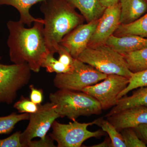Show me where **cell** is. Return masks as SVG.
Instances as JSON below:
<instances>
[{
  "label": "cell",
  "instance_id": "cell-1",
  "mask_svg": "<svg viewBox=\"0 0 147 147\" xmlns=\"http://www.w3.org/2000/svg\"><path fill=\"white\" fill-rule=\"evenodd\" d=\"M24 25L19 20H10L7 23L9 58L13 63H26L31 71L37 73L50 53L43 36V24L34 22L33 26L29 28H25Z\"/></svg>",
  "mask_w": 147,
  "mask_h": 147
},
{
  "label": "cell",
  "instance_id": "cell-2",
  "mask_svg": "<svg viewBox=\"0 0 147 147\" xmlns=\"http://www.w3.org/2000/svg\"><path fill=\"white\" fill-rule=\"evenodd\" d=\"M40 10L44 15L43 34L47 49L57 53L59 45L67 34L82 24L83 16L66 0H45Z\"/></svg>",
  "mask_w": 147,
  "mask_h": 147
},
{
  "label": "cell",
  "instance_id": "cell-3",
  "mask_svg": "<svg viewBox=\"0 0 147 147\" xmlns=\"http://www.w3.org/2000/svg\"><path fill=\"white\" fill-rule=\"evenodd\" d=\"M49 99L57 105L56 112L61 117H67L73 121L81 116L98 115L102 113L99 102L82 91L59 89L50 93Z\"/></svg>",
  "mask_w": 147,
  "mask_h": 147
},
{
  "label": "cell",
  "instance_id": "cell-4",
  "mask_svg": "<svg viewBox=\"0 0 147 147\" xmlns=\"http://www.w3.org/2000/svg\"><path fill=\"white\" fill-rule=\"evenodd\" d=\"M77 59L107 75L117 74L129 78L133 73L123 55L105 43L88 45Z\"/></svg>",
  "mask_w": 147,
  "mask_h": 147
},
{
  "label": "cell",
  "instance_id": "cell-5",
  "mask_svg": "<svg viewBox=\"0 0 147 147\" xmlns=\"http://www.w3.org/2000/svg\"><path fill=\"white\" fill-rule=\"evenodd\" d=\"M73 70L66 73L57 74L54 85L59 89L82 91V90L102 81L107 74L77 59L74 61Z\"/></svg>",
  "mask_w": 147,
  "mask_h": 147
},
{
  "label": "cell",
  "instance_id": "cell-6",
  "mask_svg": "<svg viewBox=\"0 0 147 147\" xmlns=\"http://www.w3.org/2000/svg\"><path fill=\"white\" fill-rule=\"evenodd\" d=\"M0 56V103H13L19 90L28 84L31 70L26 63L5 65Z\"/></svg>",
  "mask_w": 147,
  "mask_h": 147
},
{
  "label": "cell",
  "instance_id": "cell-7",
  "mask_svg": "<svg viewBox=\"0 0 147 147\" xmlns=\"http://www.w3.org/2000/svg\"><path fill=\"white\" fill-rule=\"evenodd\" d=\"M97 123V119L88 123H81L76 120L68 124H62L55 120L52 125L53 131L50 137L57 142V147H80L88 139L99 138L105 135L103 130H88V127Z\"/></svg>",
  "mask_w": 147,
  "mask_h": 147
},
{
  "label": "cell",
  "instance_id": "cell-8",
  "mask_svg": "<svg viewBox=\"0 0 147 147\" xmlns=\"http://www.w3.org/2000/svg\"><path fill=\"white\" fill-rule=\"evenodd\" d=\"M57 105L52 102L38 105L36 112L30 114L28 126L21 132L20 141L24 147H28L32 140L39 137L42 141L48 138L47 134L56 119L61 117L56 112Z\"/></svg>",
  "mask_w": 147,
  "mask_h": 147
},
{
  "label": "cell",
  "instance_id": "cell-9",
  "mask_svg": "<svg viewBox=\"0 0 147 147\" xmlns=\"http://www.w3.org/2000/svg\"><path fill=\"white\" fill-rule=\"evenodd\" d=\"M129 78L125 76L111 74L100 83L85 88L82 92L95 98L101 105L102 110L115 106L119 100V94L125 89Z\"/></svg>",
  "mask_w": 147,
  "mask_h": 147
},
{
  "label": "cell",
  "instance_id": "cell-10",
  "mask_svg": "<svg viewBox=\"0 0 147 147\" xmlns=\"http://www.w3.org/2000/svg\"><path fill=\"white\" fill-rule=\"evenodd\" d=\"M99 19L87 24H81L64 37L60 43L72 57L77 59L88 45Z\"/></svg>",
  "mask_w": 147,
  "mask_h": 147
},
{
  "label": "cell",
  "instance_id": "cell-11",
  "mask_svg": "<svg viewBox=\"0 0 147 147\" xmlns=\"http://www.w3.org/2000/svg\"><path fill=\"white\" fill-rule=\"evenodd\" d=\"M120 12L119 2L105 8L102 16L99 19L88 45L105 43L108 38L113 35L119 26Z\"/></svg>",
  "mask_w": 147,
  "mask_h": 147
},
{
  "label": "cell",
  "instance_id": "cell-12",
  "mask_svg": "<svg viewBox=\"0 0 147 147\" xmlns=\"http://www.w3.org/2000/svg\"><path fill=\"white\" fill-rule=\"evenodd\" d=\"M107 120L120 132L125 129L134 128L147 123V106H138L125 109L107 117Z\"/></svg>",
  "mask_w": 147,
  "mask_h": 147
},
{
  "label": "cell",
  "instance_id": "cell-13",
  "mask_svg": "<svg viewBox=\"0 0 147 147\" xmlns=\"http://www.w3.org/2000/svg\"><path fill=\"white\" fill-rule=\"evenodd\" d=\"M105 44L123 54L147 47V38L134 35L121 36L112 35L107 40Z\"/></svg>",
  "mask_w": 147,
  "mask_h": 147
},
{
  "label": "cell",
  "instance_id": "cell-14",
  "mask_svg": "<svg viewBox=\"0 0 147 147\" xmlns=\"http://www.w3.org/2000/svg\"><path fill=\"white\" fill-rule=\"evenodd\" d=\"M121 6L119 23L127 24L142 17L147 9L144 0H120Z\"/></svg>",
  "mask_w": 147,
  "mask_h": 147
},
{
  "label": "cell",
  "instance_id": "cell-15",
  "mask_svg": "<svg viewBox=\"0 0 147 147\" xmlns=\"http://www.w3.org/2000/svg\"><path fill=\"white\" fill-rule=\"evenodd\" d=\"M75 8L78 9L87 23L98 20L105 8L100 0H66Z\"/></svg>",
  "mask_w": 147,
  "mask_h": 147
},
{
  "label": "cell",
  "instance_id": "cell-16",
  "mask_svg": "<svg viewBox=\"0 0 147 147\" xmlns=\"http://www.w3.org/2000/svg\"><path fill=\"white\" fill-rule=\"evenodd\" d=\"M45 0H0V5H10L18 11L20 13L19 21L28 27H31L32 23L41 22L44 24L43 19L35 18L30 13V9L37 3Z\"/></svg>",
  "mask_w": 147,
  "mask_h": 147
},
{
  "label": "cell",
  "instance_id": "cell-17",
  "mask_svg": "<svg viewBox=\"0 0 147 147\" xmlns=\"http://www.w3.org/2000/svg\"><path fill=\"white\" fill-rule=\"evenodd\" d=\"M138 106H147V86L140 88L130 96H124L119 99L115 106L106 117L125 109Z\"/></svg>",
  "mask_w": 147,
  "mask_h": 147
},
{
  "label": "cell",
  "instance_id": "cell-18",
  "mask_svg": "<svg viewBox=\"0 0 147 147\" xmlns=\"http://www.w3.org/2000/svg\"><path fill=\"white\" fill-rule=\"evenodd\" d=\"M115 33L117 36L134 35L147 38V13L132 23L120 24Z\"/></svg>",
  "mask_w": 147,
  "mask_h": 147
},
{
  "label": "cell",
  "instance_id": "cell-19",
  "mask_svg": "<svg viewBox=\"0 0 147 147\" xmlns=\"http://www.w3.org/2000/svg\"><path fill=\"white\" fill-rule=\"evenodd\" d=\"M129 70L133 72L147 69V47L134 52L121 54Z\"/></svg>",
  "mask_w": 147,
  "mask_h": 147
},
{
  "label": "cell",
  "instance_id": "cell-20",
  "mask_svg": "<svg viewBox=\"0 0 147 147\" xmlns=\"http://www.w3.org/2000/svg\"><path fill=\"white\" fill-rule=\"evenodd\" d=\"M29 118L30 114L28 113L17 115L15 113L0 117V134H9L13 131L16 124L21 121L28 120Z\"/></svg>",
  "mask_w": 147,
  "mask_h": 147
},
{
  "label": "cell",
  "instance_id": "cell-21",
  "mask_svg": "<svg viewBox=\"0 0 147 147\" xmlns=\"http://www.w3.org/2000/svg\"><path fill=\"white\" fill-rule=\"evenodd\" d=\"M96 125L101 127L104 132L108 133L111 141L112 147H126L121 134L109 121L98 119Z\"/></svg>",
  "mask_w": 147,
  "mask_h": 147
},
{
  "label": "cell",
  "instance_id": "cell-22",
  "mask_svg": "<svg viewBox=\"0 0 147 147\" xmlns=\"http://www.w3.org/2000/svg\"><path fill=\"white\" fill-rule=\"evenodd\" d=\"M54 55V54L49 53L42 62L41 67L46 69V71L49 73H66L73 70V65L69 66L63 64L59 60L55 59Z\"/></svg>",
  "mask_w": 147,
  "mask_h": 147
},
{
  "label": "cell",
  "instance_id": "cell-23",
  "mask_svg": "<svg viewBox=\"0 0 147 147\" xmlns=\"http://www.w3.org/2000/svg\"><path fill=\"white\" fill-rule=\"evenodd\" d=\"M147 86V69L143 71L132 73L129 78V84L125 89L119 94V99L126 95L132 90Z\"/></svg>",
  "mask_w": 147,
  "mask_h": 147
},
{
  "label": "cell",
  "instance_id": "cell-24",
  "mask_svg": "<svg viewBox=\"0 0 147 147\" xmlns=\"http://www.w3.org/2000/svg\"><path fill=\"white\" fill-rule=\"evenodd\" d=\"M120 132L126 147L147 146L146 144L140 139L134 129H125Z\"/></svg>",
  "mask_w": 147,
  "mask_h": 147
},
{
  "label": "cell",
  "instance_id": "cell-25",
  "mask_svg": "<svg viewBox=\"0 0 147 147\" xmlns=\"http://www.w3.org/2000/svg\"><path fill=\"white\" fill-rule=\"evenodd\" d=\"M13 108H16L18 113L31 114L37 111L38 105L22 96L20 100L14 103Z\"/></svg>",
  "mask_w": 147,
  "mask_h": 147
},
{
  "label": "cell",
  "instance_id": "cell-26",
  "mask_svg": "<svg viewBox=\"0 0 147 147\" xmlns=\"http://www.w3.org/2000/svg\"><path fill=\"white\" fill-rule=\"evenodd\" d=\"M21 131H16L5 139H0V147H24L20 141Z\"/></svg>",
  "mask_w": 147,
  "mask_h": 147
},
{
  "label": "cell",
  "instance_id": "cell-27",
  "mask_svg": "<svg viewBox=\"0 0 147 147\" xmlns=\"http://www.w3.org/2000/svg\"><path fill=\"white\" fill-rule=\"evenodd\" d=\"M57 53L59 55V61L66 65L72 66L74 58L71 57L70 54L67 52L64 47L61 45H59Z\"/></svg>",
  "mask_w": 147,
  "mask_h": 147
},
{
  "label": "cell",
  "instance_id": "cell-28",
  "mask_svg": "<svg viewBox=\"0 0 147 147\" xmlns=\"http://www.w3.org/2000/svg\"><path fill=\"white\" fill-rule=\"evenodd\" d=\"M30 99L32 102L35 103L36 105L41 104L43 101V91L42 89H38L35 88L33 85L30 86Z\"/></svg>",
  "mask_w": 147,
  "mask_h": 147
},
{
  "label": "cell",
  "instance_id": "cell-29",
  "mask_svg": "<svg viewBox=\"0 0 147 147\" xmlns=\"http://www.w3.org/2000/svg\"><path fill=\"white\" fill-rule=\"evenodd\" d=\"M54 141L51 137H48L45 141L40 139L38 141H32L29 145L28 147H55L53 143Z\"/></svg>",
  "mask_w": 147,
  "mask_h": 147
},
{
  "label": "cell",
  "instance_id": "cell-30",
  "mask_svg": "<svg viewBox=\"0 0 147 147\" xmlns=\"http://www.w3.org/2000/svg\"><path fill=\"white\" fill-rule=\"evenodd\" d=\"M133 129L139 138L147 144V123L140 125Z\"/></svg>",
  "mask_w": 147,
  "mask_h": 147
},
{
  "label": "cell",
  "instance_id": "cell-31",
  "mask_svg": "<svg viewBox=\"0 0 147 147\" xmlns=\"http://www.w3.org/2000/svg\"><path fill=\"white\" fill-rule=\"evenodd\" d=\"M102 5L105 8L117 4L119 2L120 0H100Z\"/></svg>",
  "mask_w": 147,
  "mask_h": 147
},
{
  "label": "cell",
  "instance_id": "cell-32",
  "mask_svg": "<svg viewBox=\"0 0 147 147\" xmlns=\"http://www.w3.org/2000/svg\"><path fill=\"white\" fill-rule=\"evenodd\" d=\"M92 147H112V143L110 139H107L103 141L102 143L97 145L91 146Z\"/></svg>",
  "mask_w": 147,
  "mask_h": 147
},
{
  "label": "cell",
  "instance_id": "cell-33",
  "mask_svg": "<svg viewBox=\"0 0 147 147\" xmlns=\"http://www.w3.org/2000/svg\"><path fill=\"white\" fill-rule=\"evenodd\" d=\"M146 1H147V0H146Z\"/></svg>",
  "mask_w": 147,
  "mask_h": 147
}]
</instances>
